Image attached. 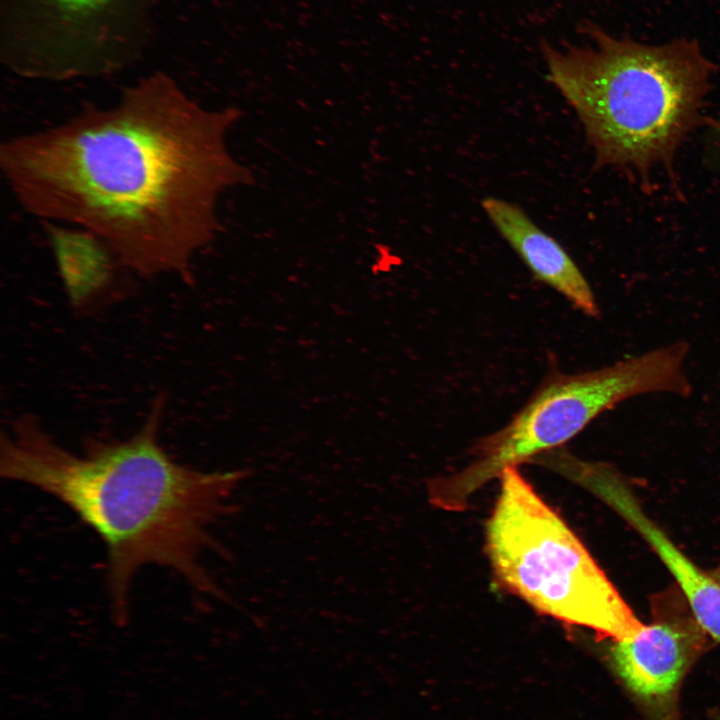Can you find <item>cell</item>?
I'll list each match as a JSON object with an SVG mask.
<instances>
[{"label":"cell","mask_w":720,"mask_h":720,"mask_svg":"<svg viewBox=\"0 0 720 720\" xmlns=\"http://www.w3.org/2000/svg\"><path fill=\"white\" fill-rule=\"evenodd\" d=\"M481 206L536 280L557 291L585 315L599 316L600 309L589 282L556 239L513 203L488 196L481 201Z\"/></svg>","instance_id":"cell-9"},{"label":"cell","mask_w":720,"mask_h":720,"mask_svg":"<svg viewBox=\"0 0 720 720\" xmlns=\"http://www.w3.org/2000/svg\"><path fill=\"white\" fill-rule=\"evenodd\" d=\"M45 224L65 287L72 301L80 304L107 284L116 259L99 238L86 230Z\"/></svg>","instance_id":"cell-10"},{"label":"cell","mask_w":720,"mask_h":720,"mask_svg":"<svg viewBox=\"0 0 720 720\" xmlns=\"http://www.w3.org/2000/svg\"><path fill=\"white\" fill-rule=\"evenodd\" d=\"M708 572L717 582L720 583V566Z\"/></svg>","instance_id":"cell-12"},{"label":"cell","mask_w":720,"mask_h":720,"mask_svg":"<svg viewBox=\"0 0 720 720\" xmlns=\"http://www.w3.org/2000/svg\"><path fill=\"white\" fill-rule=\"evenodd\" d=\"M500 478L486 526L498 583L537 612L601 638L636 635L645 624L561 516L517 467L506 468Z\"/></svg>","instance_id":"cell-4"},{"label":"cell","mask_w":720,"mask_h":720,"mask_svg":"<svg viewBox=\"0 0 720 720\" xmlns=\"http://www.w3.org/2000/svg\"><path fill=\"white\" fill-rule=\"evenodd\" d=\"M166 398L125 439L89 440L75 452L33 415L1 433L2 477L30 485L68 507L105 546L112 616L130 615L133 579L144 567L168 568L203 595L227 600L204 565L218 551L212 528L231 512L243 469L201 471L177 462L160 441Z\"/></svg>","instance_id":"cell-2"},{"label":"cell","mask_w":720,"mask_h":720,"mask_svg":"<svg viewBox=\"0 0 720 720\" xmlns=\"http://www.w3.org/2000/svg\"><path fill=\"white\" fill-rule=\"evenodd\" d=\"M571 479L599 497L649 544L676 580L694 620L707 636L720 642V583L693 563L645 513L624 477L608 464L581 460Z\"/></svg>","instance_id":"cell-8"},{"label":"cell","mask_w":720,"mask_h":720,"mask_svg":"<svg viewBox=\"0 0 720 720\" xmlns=\"http://www.w3.org/2000/svg\"><path fill=\"white\" fill-rule=\"evenodd\" d=\"M706 636L696 621L663 620L611 641L610 665L646 720H680V688Z\"/></svg>","instance_id":"cell-7"},{"label":"cell","mask_w":720,"mask_h":720,"mask_svg":"<svg viewBox=\"0 0 720 720\" xmlns=\"http://www.w3.org/2000/svg\"><path fill=\"white\" fill-rule=\"evenodd\" d=\"M688 349V343L678 341L587 372L551 370L504 427L477 442L472 463L432 480V504L464 510L470 496L506 468L562 447L600 414L630 397L689 396L692 386L684 368Z\"/></svg>","instance_id":"cell-5"},{"label":"cell","mask_w":720,"mask_h":720,"mask_svg":"<svg viewBox=\"0 0 720 720\" xmlns=\"http://www.w3.org/2000/svg\"><path fill=\"white\" fill-rule=\"evenodd\" d=\"M583 32V43L542 50L548 80L577 114L595 166L648 187L656 171L673 176L680 146L710 123L717 63L695 37L646 43L592 23Z\"/></svg>","instance_id":"cell-3"},{"label":"cell","mask_w":720,"mask_h":720,"mask_svg":"<svg viewBox=\"0 0 720 720\" xmlns=\"http://www.w3.org/2000/svg\"><path fill=\"white\" fill-rule=\"evenodd\" d=\"M6 60L29 77L111 72L136 53L152 0H3Z\"/></svg>","instance_id":"cell-6"},{"label":"cell","mask_w":720,"mask_h":720,"mask_svg":"<svg viewBox=\"0 0 720 720\" xmlns=\"http://www.w3.org/2000/svg\"><path fill=\"white\" fill-rule=\"evenodd\" d=\"M239 116L202 106L155 72L114 104L10 138L0 166L29 214L92 233L139 276L188 280L220 230V195L252 182L227 144Z\"/></svg>","instance_id":"cell-1"},{"label":"cell","mask_w":720,"mask_h":720,"mask_svg":"<svg viewBox=\"0 0 720 720\" xmlns=\"http://www.w3.org/2000/svg\"><path fill=\"white\" fill-rule=\"evenodd\" d=\"M704 140V158L710 169L720 176V114L711 117Z\"/></svg>","instance_id":"cell-11"}]
</instances>
